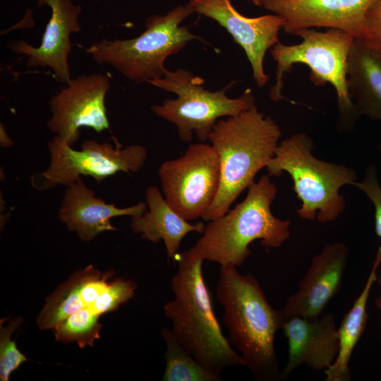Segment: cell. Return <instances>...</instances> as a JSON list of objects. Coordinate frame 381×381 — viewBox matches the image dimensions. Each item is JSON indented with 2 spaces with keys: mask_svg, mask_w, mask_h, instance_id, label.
Listing matches in <instances>:
<instances>
[{
  "mask_svg": "<svg viewBox=\"0 0 381 381\" xmlns=\"http://www.w3.org/2000/svg\"><path fill=\"white\" fill-rule=\"evenodd\" d=\"M349 249L339 241L326 244L314 256L297 291L290 296L281 310L284 322L299 317L318 318L338 293L346 267Z\"/></svg>",
  "mask_w": 381,
  "mask_h": 381,
  "instance_id": "9a60e30c",
  "label": "cell"
},
{
  "mask_svg": "<svg viewBox=\"0 0 381 381\" xmlns=\"http://www.w3.org/2000/svg\"><path fill=\"white\" fill-rule=\"evenodd\" d=\"M166 344L165 370L162 381H222L223 379L200 364L176 339L171 329L162 328Z\"/></svg>",
  "mask_w": 381,
  "mask_h": 381,
  "instance_id": "7402d4cb",
  "label": "cell"
},
{
  "mask_svg": "<svg viewBox=\"0 0 381 381\" xmlns=\"http://www.w3.org/2000/svg\"><path fill=\"white\" fill-rule=\"evenodd\" d=\"M277 188L263 175L248 188L244 200L224 215L210 221L194 246L205 260L220 266H241L250 255L255 240L267 248H278L290 236V221L273 215L271 205Z\"/></svg>",
  "mask_w": 381,
  "mask_h": 381,
  "instance_id": "277c9868",
  "label": "cell"
},
{
  "mask_svg": "<svg viewBox=\"0 0 381 381\" xmlns=\"http://www.w3.org/2000/svg\"><path fill=\"white\" fill-rule=\"evenodd\" d=\"M21 318L17 317L6 325L0 324V380L8 381L11 374L28 359L17 348L11 335L22 324Z\"/></svg>",
  "mask_w": 381,
  "mask_h": 381,
  "instance_id": "603a6c76",
  "label": "cell"
},
{
  "mask_svg": "<svg viewBox=\"0 0 381 381\" xmlns=\"http://www.w3.org/2000/svg\"><path fill=\"white\" fill-rule=\"evenodd\" d=\"M366 40L381 50V0H375L369 8L365 20Z\"/></svg>",
  "mask_w": 381,
  "mask_h": 381,
  "instance_id": "d4e9b609",
  "label": "cell"
},
{
  "mask_svg": "<svg viewBox=\"0 0 381 381\" xmlns=\"http://www.w3.org/2000/svg\"><path fill=\"white\" fill-rule=\"evenodd\" d=\"M375 0H265V9L282 17L291 34L302 28H326L365 40L367 13Z\"/></svg>",
  "mask_w": 381,
  "mask_h": 381,
  "instance_id": "5bb4252c",
  "label": "cell"
},
{
  "mask_svg": "<svg viewBox=\"0 0 381 381\" xmlns=\"http://www.w3.org/2000/svg\"><path fill=\"white\" fill-rule=\"evenodd\" d=\"M95 1H98V0H95Z\"/></svg>",
  "mask_w": 381,
  "mask_h": 381,
  "instance_id": "f546056e",
  "label": "cell"
},
{
  "mask_svg": "<svg viewBox=\"0 0 381 381\" xmlns=\"http://www.w3.org/2000/svg\"><path fill=\"white\" fill-rule=\"evenodd\" d=\"M145 198L148 210L141 215L131 217L130 226L134 233L140 234L148 241L157 243L162 239L168 258L175 263L183 238L190 232L202 234L205 225L201 222L193 224L183 218L156 186L147 188Z\"/></svg>",
  "mask_w": 381,
  "mask_h": 381,
  "instance_id": "d6986e66",
  "label": "cell"
},
{
  "mask_svg": "<svg viewBox=\"0 0 381 381\" xmlns=\"http://www.w3.org/2000/svg\"><path fill=\"white\" fill-rule=\"evenodd\" d=\"M281 329L288 342V359L281 373L282 380L302 364L325 371L334 363L339 341L332 313L313 320L292 318L283 322Z\"/></svg>",
  "mask_w": 381,
  "mask_h": 381,
  "instance_id": "e0dca14e",
  "label": "cell"
},
{
  "mask_svg": "<svg viewBox=\"0 0 381 381\" xmlns=\"http://www.w3.org/2000/svg\"><path fill=\"white\" fill-rule=\"evenodd\" d=\"M216 299L223 308L226 339L240 352L254 377L282 380L274 339L284 319L281 310L268 302L255 277L240 274L234 265L220 266Z\"/></svg>",
  "mask_w": 381,
  "mask_h": 381,
  "instance_id": "6da1fadb",
  "label": "cell"
},
{
  "mask_svg": "<svg viewBox=\"0 0 381 381\" xmlns=\"http://www.w3.org/2000/svg\"><path fill=\"white\" fill-rule=\"evenodd\" d=\"M291 35L300 37L301 42L291 45L279 42L271 49L277 68L275 83L269 94L270 99L275 102L287 99L292 104L296 103L283 95V79L294 64H303L310 68L309 79L315 85L329 83L333 86L341 124L353 125L359 115L349 92L346 65L355 37L346 31L332 28H327L326 31L302 28L294 30Z\"/></svg>",
  "mask_w": 381,
  "mask_h": 381,
  "instance_id": "52a82bcc",
  "label": "cell"
},
{
  "mask_svg": "<svg viewBox=\"0 0 381 381\" xmlns=\"http://www.w3.org/2000/svg\"><path fill=\"white\" fill-rule=\"evenodd\" d=\"M380 263L381 247L377 250L363 290L344 317L338 328L339 353L333 365L324 371L326 375L325 381H349L351 380L349 369L351 357L367 324L368 317L367 303L373 285L377 281V272Z\"/></svg>",
  "mask_w": 381,
  "mask_h": 381,
  "instance_id": "44dd1931",
  "label": "cell"
},
{
  "mask_svg": "<svg viewBox=\"0 0 381 381\" xmlns=\"http://www.w3.org/2000/svg\"><path fill=\"white\" fill-rule=\"evenodd\" d=\"M204 82L190 71L178 68L173 71L167 69L163 77L148 83L176 95L174 99H166L160 104L152 105L151 110L174 123L183 142L191 141L194 133L202 142L208 140L218 119L236 116L255 104L249 88L237 98L226 96V91L236 83L235 80L214 92L205 90Z\"/></svg>",
  "mask_w": 381,
  "mask_h": 381,
  "instance_id": "ba28073f",
  "label": "cell"
},
{
  "mask_svg": "<svg viewBox=\"0 0 381 381\" xmlns=\"http://www.w3.org/2000/svg\"><path fill=\"white\" fill-rule=\"evenodd\" d=\"M66 187L58 219L83 241L90 242L102 232L116 231L111 223L112 218L139 216L147 207L146 202L122 208L115 203H107L87 187L81 177Z\"/></svg>",
  "mask_w": 381,
  "mask_h": 381,
  "instance_id": "ac0fdd59",
  "label": "cell"
},
{
  "mask_svg": "<svg viewBox=\"0 0 381 381\" xmlns=\"http://www.w3.org/2000/svg\"><path fill=\"white\" fill-rule=\"evenodd\" d=\"M379 149H380V155H381V143H380V145L379 146Z\"/></svg>",
  "mask_w": 381,
  "mask_h": 381,
  "instance_id": "f1b7e54d",
  "label": "cell"
},
{
  "mask_svg": "<svg viewBox=\"0 0 381 381\" xmlns=\"http://www.w3.org/2000/svg\"><path fill=\"white\" fill-rule=\"evenodd\" d=\"M281 135L275 121L255 104L216 123L208 140L219 156L220 183L214 200L201 217L203 220H214L230 210L274 157Z\"/></svg>",
  "mask_w": 381,
  "mask_h": 381,
  "instance_id": "3957f363",
  "label": "cell"
},
{
  "mask_svg": "<svg viewBox=\"0 0 381 381\" xmlns=\"http://www.w3.org/2000/svg\"><path fill=\"white\" fill-rule=\"evenodd\" d=\"M158 175L170 206L186 220H195L202 217L217 195L219 156L211 144H191L180 157L163 162Z\"/></svg>",
  "mask_w": 381,
  "mask_h": 381,
  "instance_id": "8fae6325",
  "label": "cell"
},
{
  "mask_svg": "<svg viewBox=\"0 0 381 381\" xmlns=\"http://www.w3.org/2000/svg\"><path fill=\"white\" fill-rule=\"evenodd\" d=\"M315 145L305 132L297 133L279 143L266 168L270 176L287 173L301 206L297 210L303 219L320 223L333 222L344 212L341 187L357 181L355 170L347 166L317 158Z\"/></svg>",
  "mask_w": 381,
  "mask_h": 381,
  "instance_id": "5b68a950",
  "label": "cell"
},
{
  "mask_svg": "<svg viewBox=\"0 0 381 381\" xmlns=\"http://www.w3.org/2000/svg\"><path fill=\"white\" fill-rule=\"evenodd\" d=\"M110 85L108 75L99 73L71 79L49 101L48 129L71 146L79 139L82 127L109 131L105 99Z\"/></svg>",
  "mask_w": 381,
  "mask_h": 381,
  "instance_id": "7c38bea8",
  "label": "cell"
},
{
  "mask_svg": "<svg viewBox=\"0 0 381 381\" xmlns=\"http://www.w3.org/2000/svg\"><path fill=\"white\" fill-rule=\"evenodd\" d=\"M346 80L358 114L381 122V50L354 38L347 60Z\"/></svg>",
  "mask_w": 381,
  "mask_h": 381,
  "instance_id": "ffe728a7",
  "label": "cell"
},
{
  "mask_svg": "<svg viewBox=\"0 0 381 381\" xmlns=\"http://www.w3.org/2000/svg\"><path fill=\"white\" fill-rule=\"evenodd\" d=\"M258 6H262L265 0H247Z\"/></svg>",
  "mask_w": 381,
  "mask_h": 381,
  "instance_id": "4316f807",
  "label": "cell"
},
{
  "mask_svg": "<svg viewBox=\"0 0 381 381\" xmlns=\"http://www.w3.org/2000/svg\"><path fill=\"white\" fill-rule=\"evenodd\" d=\"M195 13L188 2L164 15H152L145 22V30L129 40L102 38L93 42L85 52L99 65H108L135 83H149L163 77L164 61L181 51L188 42L202 37L191 33L181 24Z\"/></svg>",
  "mask_w": 381,
  "mask_h": 381,
  "instance_id": "8992f818",
  "label": "cell"
},
{
  "mask_svg": "<svg viewBox=\"0 0 381 381\" xmlns=\"http://www.w3.org/2000/svg\"><path fill=\"white\" fill-rule=\"evenodd\" d=\"M50 163L42 172L30 178L32 186L44 191L57 186H67L82 176H90L97 183L119 172L137 173L145 164L147 150L141 145L123 147L116 139L99 143L83 141L75 150L65 140L54 135L47 144Z\"/></svg>",
  "mask_w": 381,
  "mask_h": 381,
  "instance_id": "9c48e42d",
  "label": "cell"
},
{
  "mask_svg": "<svg viewBox=\"0 0 381 381\" xmlns=\"http://www.w3.org/2000/svg\"><path fill=\"white\" fill-rule=\"evenodd\" d=\"M112 270L101 272L88 265L74 272L46 299L37 318L40 329L52 330L64 319L76 313L100 318L133 298V280L114 278Z\"/></svg>",
  "mask_w": 381,
  "mask_h": 381,
  "instance_id": "30bf717a",
  "label": "cell"
},
{
  "mask_svg": "<svg viewBox=\"0 0 381 381\" xmlns=\"http://www.w3.org/2000/svg\"><path fill=\"white\" fill-rule=\"evenodd\" d=\"M204 258L195 247L179 253L171 281L174 298L164 306L165 316L180 344L205 368L220 375L228 367H246L224 337L205 282Z\"/></svg>",
  "mask_w": 381,
  "mask_h": 381,
  "instance_id": "7a4b0ae2",
  "label": "cell"
},
{
  "mask_svg": "<svg viewBox=\"0 0 381 381\" xmlns=\"http://www.w3.org/2000/svg\"><path fill=\"white\" fill-rule=\"evenodd\" d=\"M353 186L363 192L374 205L375 232L381 238V187L375 166L368 165L363 179L356 181ZM376 282L381 288V273Z\"/></svg>",
  "mask_w": 381,
  "mask_h": 381,
  "instance_id": "cb8c5ba5",
  "label": "cell"
},
{
  "mask_svg": "<svg viewBox=\"0 0 381 381\" xmlns=\"http://www.w3.org/2000/svg\"><path fill=\"white\" fill-rule=\"evenodd\" d=\"M37 4L47 5L52 10L40 44L34 47L28 42L15 40L8 47L16 54L25 56L28 67H49L57 80L66 85L72 79L68 64L71 35L81 30L78 18L82 8L71 0H38Z\"/></svg>",
  "mask_w": 381,
  "mask_h": 381,
  "instance_id": "2e32d148",
  "label": "cell"
},
{
  "mask_svg": "<svg viewBox=\"0 0 381 381\" xmlns=\"http://www.w3.org/2000/svg\"><path fill=\"white\" fill-rule=\"evenodd\" d=\"M195 13L215 20L244 51L250 62L256 85L264 87L268 75L264 59L268 49L279 42V33L285 24L277 14L246 17L232 5L231 0H189Z\"/></svg>",
  "mask_w": 381,
  "mask_h": 381,
  "instance_id": "4fadbf2b",
  "label": "cell"
},
{
  "mask_svg": "<svg viewBox=\"0 0 381 381\" xmlns=\"http://www.w3.org/2000/svg\"><path fill=\"white\" fill-rule=\"evenodd\" d=\"M375 306L381 312V295L375 299Z\"/></svg>",
  "mask_w": 381,
  "mask_h": 381,
  "instance_id": "83f0119b",
  "label": "cell"
},
{
  "mask_svg": "<svg viewBox=\"0 0 381 381\" xmlns=\"http://www.w3.org/2000/svg\"><path fill=\"white\" fill-rule=\"evenodd\" d=\"M0 143L4 147H11L13 144L12 139L9 137L6 128L2 123H1L0 126Z\"/></svg>",
  "mask_w": 381,
  "mask_h": 381,
  "instance_id": "484cf974",
  "label": "cell"
}]
</instances>
